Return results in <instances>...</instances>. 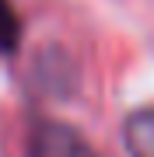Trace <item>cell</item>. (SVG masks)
I'll use <instances>...</instances> for the list:
<instances>
[{"label": "cell", "mask_w": 154, "mask_h": 157, "mask_svg": "<svg viewBox=\"0 0 154 157\" xmlns=\"http://www.w3.org/2000/svg\"><path fill=\"white\" fill-rule=\"evenodd\" d=\"M28 157H98L95 147L84 140L70 122L60 119H35L28 126V140H25Z\"/></svg>", "instance_id": "6da1fadb"}, {"label": "cell", "mask_w": 154, "mask_h": 157, "mask_svg": "<svg viewBox=\"0 0 154 157\" xmlns=\"http://www.w3.org/2000/svg\"><path fill=\"white\" fill-rule=\"evenodd\" d=\"M123 143H126V154L130 157H154V105L137 108L126 119Z\"/></svg>", "instance_id": "7a4b0ae2"}, {"label": "cell", "mask_w": 154, "mask_h": 157, "mask_svg": "<svg viewBox=\"0 0 154 157\" xmlns=\"http://www.w3.org/2000/svg\"><path fill=\"white\" fill-rule=\"evenodd\" d=\"M21 42V21L11 0H0V52H14Z\"/></svg>", "instance_id": "3957f363"}]
</instances>
